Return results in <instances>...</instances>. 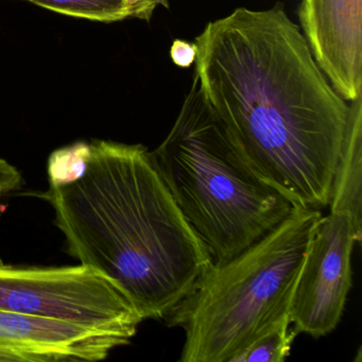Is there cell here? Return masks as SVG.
Listing matches in <instances>:
<instances>
[{
  "label": "cell",
  "mask_w": 362,
  "mask_h": 362,
  "mask_svg": "<svg viewBox=\"0 0 362 362\" xmlns=\"http://www.w3.org/2000/svg\"><path fill=\"white\" fill-rule=\"evenodd\" d=\"M194 44L203 95L247 166L294 207L328 206L349 103L283 6L237 8Z\"/></svg>",
  "instance_id": "cell-1"
},
{
  "label": "cell",
  "mask_w": 362,
  "mask_h": 362,
  "mask_svg": "<svg viewBox=\"0 0 362 362\" xmlns=\"http://www.w3.org/2000/svg\"><path fill=\"white\" fill-rule=\"evenodd\" d=\"M37 196L69 255L115 281L144 320L164 319L214 264L145 146L93 139L81 177Z\"/></svg>",
  "instance_id": "cell-2"
},
{
  "label": "cell",
  "mask_w": 362,
  "mask_h": 362,
  "mask_svg": "<svg viewBox=\"0 0 362 362\" xmlns=\"http://www.w3.org/2000/svg\"><path fill=\"white\" fill-rule=\"evenodd\" d=\"M150 156L214 262L257 243L293 211L247 166L196 75L173 129Z\"/></svg>",
  "instance_id": "cell-3"
},
{
  "label": "cell",
  "mask_w": 362,
  "mask_h": 362,
  "mask_svg": "<svg viewBox=\"0 0 362 362\" xmlns=\"http://www.w3.org/2000/svg\"><path fill=\"white\" fill-rule=\"evenodd\" d=\"M320 209L294 207L262 239L214 262L164 317L185 332L181 362H230L290 317V305Z\"/></svg>",
  "instance_id": "cell-4"
},
{
  "label": "cell",
  "mask_w": 362,
  "mask_h": 362,
  "mask_svg": "<svg viewBox=\"0 0 362 362\" xmlns=\"http://www.w3.org/2000/svg\"><path fill=\"white\" fill-rule=\"evenodd\" d=\"M0 310L133 339L144 321L115 281L86 264L18 266L0 259Z\"/></svg>",
  "instance_id": "cell-5"
},
{
  "label": "cell",
  "mask_w": 362,
  "mask_h": 362,
  "mask_svg": "<svg viewBox=\"0 0 362 362\" xmlns=\"http://www.w3.org/2000/svg\"><path fill=\"white\" fill-rule=\"evenodd\" d=\"M359 243L351 216L330 211L317 222L290 305L294 329L313 338L340 323L351 288V252Z\"/></svg>",
  "instance_id": "cell-6"
},
{
  "label": "cell",
  "mask_w": 362,
  "mask_h": 362,
  "mask_svg": "<svg viewBox=\"0 0 362 362\" xmlns=\"http://www.w3.org/2000/svg\"><path fill=\"white\" fill-rule=\"evenodd\" d=\"M298 18L313 58L347 103L362 96V0H302Z\"/></svg>",
  "instance_id": "cell-7"
},
{
  "label": "cell",
  "mask_w": 362,
  "mask_h": 362,
  "mask_svg": "<svg viewBox=\"0 0 362 362\" xmlns=\"http://www.w3.org/2000/svg\"><path fill=\"white\" fill-rule=\"evenodd\" d=\"M131 340L69 322L0 310V347L26 362L100 361Z\"/></svg>",
  "instance_id": "cell-8"
},
{
  "label": "cell",
  "mask_w": 362,
  "mask_h": 362,
  "mask_svg": "<svg viewBox=\"0 0 362 362\" xmlns=\"http://www.w3.org/2000/svg\"><path fill=\"white\" fill-rule=\"evenodd\" d=\"M330 211L351 216L358 241L362 238V96L349 103L346 129L334 170Z\"/></svg>",
  "instance_id": "cell-9"
},
{
  "label": "cell",
  "mask_w": 362,
  "mask_h": 362,
  "mask_svg": "<svg viewBox=\"0 0 362 362\" xmlns=\"http://www.w3.org/2000/svg\"><path fill=\"white\" fill-rule=\"evenodd\" d=\"M44 9L93 22L127 20L124 0H24Z\"/></svg>",
  "instance_id": "cell-10"
},
{
  "label": "cell",
  "mask_w": 362,
  "mask_h": 362,
  "mask_svg": "<svg viewBox=\"0 0 362 362\" xmlns=\"http://www.w3.org/2000/svg\"><path fill=\"white\" fill-rule=\"evenodd\" d=\"M298 334L288 317L251 343L230 362H284Z\"/></svg>",
  "instance_id": "cell-11"
},
{
  "label": "cell",
  "mask_w": 362,
  "mask_h": 362,
  "mask_svg": "<svg viewBox=\"0 0 362 362\" xmlns=\"http://www.w3.org/2000/svg\"><path fill=\"white\" fill-rule=\"evenodd\" d=\"M88 141H78L52 152L48 160L49 183H69L81 177L88 166Z\"/></svg>",
  "instance_id": "cell-12"
},
{
  "label": "cell",
  "mask_w": 362,
  "mask_h": 362,
  "mask_svg": "<svg viewBox=\"0 0 362 362\" xmlns=\"http://www.w3.org/2000/svg\"><path fill=\"white\" fill-rule=\"evenodd\" d=\"M158 6L169 8L168 0H124L127 18L151 20L153 12Z\"/></svg>",
  "instance_id": "cell-13"
},
{
  "label": "cell",
  "mask_w": 362,
  "mask_h": 362,
  "mask_svg": "<svg viewBox=\"0 0 362 362\" xmlns=\"http://www.w3.org/2000/svg\"><path fill=\"white\" fill-rule=\"evenodd\" d=\"M22 183L21 171L5 158H0V198L20 189Z\"/></svg>",
  "instance_id": "cell-14"
},
{
  "label": "cell",
  "mask_w": 362,
  "mask_h": 362,
  "mask_svg": "<svg viewBox=\"0 0 362 362\" xmlns=\"http://www.w3.org/2000/svg\"><path fill=\"white\" fill-rule=\"evenodd\" d=\"M197 54L196 44L183 40H175L170 48L171 60L181 69H189L196 62Z\"/></svg>",
  "instance_id": "cell-15"
},
{
  "label": "cell",
  "mask_w": 362,
  "mask_h": 362,
  "mask_svg": "<svg viewBox=\"0 0 362 362\" xmlns=\"http://www.w3.org/2000/svg\"><path fill=\"white\" fill-rule=\"evenodd\" d=\"M0 362H26L22 356L10 349L0 347Z\"/></svg>",
  "instance_id": "cell-16"
}]
</instances>
